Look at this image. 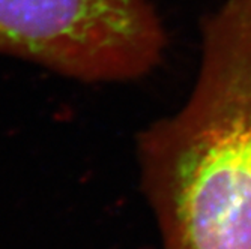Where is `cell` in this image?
Instances as JSON below:
<instances>
[{"mask_svg":"<svg viewBox=\"0 0 251 249\" xmlns=\"http://www.w3.org/2000/svg\"><path fill=\"white\" fill-rule=\"evenodd\" d=\"M139 156L163 249H251V6L203 20L193 92Z\"/></svg>","mask_w":251,"mask_h":249,"instance_id":"6da1fadb","label":"cell"},{"mask_svg":"<svg viewBox=\"0 0 251 249\" xmlns=\"http://www.w3.org/2000/svg\"><path fill=\"white\" fill-rule=\"evenodd\" d=\"M164 47L146 0H0V53L74 78H139Z\"/></svg>","mask_w":251,"mask_h":249,"instance_id":"7a4b0ae2","label":"cell"}]
</instances>
